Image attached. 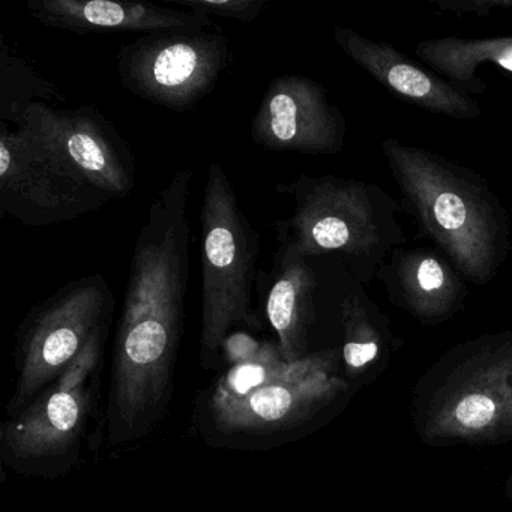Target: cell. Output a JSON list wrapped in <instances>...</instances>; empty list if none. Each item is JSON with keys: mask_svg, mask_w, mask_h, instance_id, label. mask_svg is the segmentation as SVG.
I'll return each instance as SVG.
<instances>
[{"mask_svg": "<svg viewBox=\"0 0 512 512\" xmlns=\"http://www.w3.org/2000/svg\"><path fill=\"white\" fill-rule=\"evenodd\" d=\"M193 176L191 169L175 173L151 203L134 245L112 374L116 391L134 400H158L172 391L190 277Z\"/></svg>", "mask_w": 512, "mask_h": 512, "instance_id": "6da1fadb", "label": "cell"}, {"mask_svg": "<svg viewBox=\"0 0 512 512\" xmlns=\"http://www.w3.org/2000/svg\"><path fill=\"white\" fill-rule=\"evenodd\" d=\"M383 157L422 236L442 251L467 283L490 284L512 250L511 221L499 197L470 167L395 137Z\"/></svg>", "mask_w": 512, "mask_h": 512, "instance_id": "7a4b0ae2", "label": "cell"}, {"mask_svg": "<svg viewBox=\"0 0 512 512\" xmlns=\"http://www.w3.org/2000/svg\"><path fill=\"white\" fill-rule=\"evenodd\" d=\"M277 190L295 200L292 218L277 224L295 253L308 260L338 256L362 286L406 242L401 203L373 182L301 175Z\"/></svg>", "mask_w": 512, "mask_h": 512, "instance_id": "3957f363", "label": "cell"}, {"mask_svg": "<svg viewBox=\"0 0 512 512\" xmlns=\"http://www.w3.org/2000/svg\"><path fill=\"white\" fill-rule=\"evenodd\" d=\"M202 224L200 358L211 361L236 326L262 328L253 308L260 242L220 163L209 164Z\"/></svg>", "mask_w": 512, "mask_h": 512, "instance_id": "277c9868", "label": "cell"}, {"mask_svg": "<svg viewBox=\"0 0 512 512\" xmlns=\"http://www.w3.org/2000/svg\"><path fill=\"white\" fill-rule=\"evenodd\" d=\"M233 61L223 29H173L140 35L116 56L119 80L130 94L170 112L193 110Z\"/></svg>", "mask_w": 512, "mask_h": 512, "instance_id": "5b68a950", "label": "cell"}, {"mask_svg": "<svg viewBox=\"0 0 512 512\" xmlns=\"http://www.w3.org/2000/svg\"><path fill=\"white\" fill-rule=\"evenodd\" d=\"M115 298L103 275L71 281L29 313L19 334V382L11 416L46 391L112 319Z\"/></svg>", "mask_w": 512, "mask_h": 512, "instance_id": "8992f818", "label": "cell"}, {"mask_svg": "<svg viewBox=\"0 0 512 512\" xmlns=\"http://www.w3.org/2000/svg\"><path fill=\"white\" fill-rule=\"evenodd\" d=\"M8 124L59 169L110 200L130 196L136 188L130 146L94 107L68 109L35 101L20 109Z\"/></svg>", "mask_w": 512, "mask_h": 512, "instance_id": "52a82bcc", "label": "cell"}, {"mask_svg": "<svg viewBox=\"0 0 512 512\" xmlns=\"http://www.w3.org/2000/svg\"><path fill=\"white\" fill-rule=\"evenodd\" d=\"M512 434V334L487 338L457 368L431 407L425 436L491 440Z\"/></svg>", "mask_w": 512, "mask_h": 512, "instance_id": "ba28073f", "label": "cell"}, {"mask_svg": "<svg viewBox=\"0 0 512 512\" xmlns=\"http://www.w3.org/2000/svg\"><path fill=\"white\" fill-rule=\"evenodd\" d=\"M337 358L335 349L313 353L241 397H209L215 428L227 436H266L304 424L347 388L335 376Z\"/></svg>", "mask_w": 512, "mask_h": 512, "instance_id": "9c48e42d", "label": "cell"}, {"mask_svg": "<svg viewBox=\"0 0 512 512\" xmlns=\"http://www.w3.org/2000/svg\"><path fill=\"white\" fill-rule=\"evenodd\" d=\"M98 331L76 361L2 430V454L10 464L37 466L61 460L76 449L91 410V383L103 355Z\"/></svg>", "mask_w": 512, "mask_h": 512, "instance_id": "30bf717a", "label": "cell"}, {"mask_svg": "<svg viewBox=\"0 0 512 512\" xmlns=\"http://www.w3.org/2000/svg\"><path fill=\"white\" fill-rule=\"evenodd\" d=\"M109 197L59 169L16 128H0V214L26 227L76 220Z\"/></svg>", "mask_w": 512, "mask_h": 512, "instance_id": "8fae6325", "label": "cell"}, {"mask_svg": "<svg viewBox=\"0 0 512 512\" xmlns=\"http://www.w3.org/2000/svg\"><path fill=\"white\" fill-rule=\"evenodd\" d=\"M346 136V118L326 89L298 74L272 80L251 119V137L268 151L337 155Z\"/></svg>", "mask_w": 512, "mask_h": 512, "instance_id": "7c38bea8", "label": "cell"}, {"mask_svg": "<svg viewBox=\"0 0 512 512\" xmlns=\"http://www.w3.org/2000/svg\"><path fill=\"white\" fill-rule=\"evenodd\" d=\"M334 40L343 53L395 97L455 121L481 118V106L475 98L430 68L419 67L392 44L371 40L349 28L335 29Z\"/></svg>", "mask_w": 512, "mask_h": 512, "instance_id": "4fadbf2b", "label": "cell"}, {"mask_svg": "<svg viewBox=\"0 0 512 512\" xmlns=\"http://www.w3.org/2000/svg\"><path fill=\"white\" fill-rule=\"evenodd\" d=\"M376 278L391 302L422 323L449 319L469 295L461 272L434 247L395 248Z\"/></svg>", "mask_w": 512, "mask_h": 512, "instance_id": "5bb4252c", "label": "cell"}, {"mask_svg": "<svg viewBox=\"0 0 512 512\" xmlns=\"http://www.w3.org/2000/svg\"><path fill=\"white\" fill-rule=\"evenodd\" d=\"M28 11L50 28L76 34L152 32L214 26L211 17L184 8L112 0H31Z\"/></svg>", "mask_w": 512, "mask_h": 512, "instance_id": "9a60e30c", "label": "cell"}, {"mask_svg": "<svg viewBox=\"0 0 512 512\" xmlns=\"http://www.w3.org/2000/svg\"><path fill=\"white\" fill-rule=\"evenodd\" d=\"M280 245L274 254L266 296V317L278 338L284 361L293 362L310 355L308 331L314 319L317 277L310 260L295 253L278 233Z\"/></svg>", "mask_w": 512, "mask_h": 512, "instance_id": "2e32d148", "label": "cell"}, {"mask_svg": "<svg viewBox=\"0 0 512 512\" xmlns=\"http://www.w3.org/2000/svg\"><path fill=\"white\" fill-rule=\"evenodd\" d=\"M419 61L470 97H481L487 83L476 76L490 64L512 74V35L496 38L442 37L416 44Z\"/></svg>", "mask_w": 512, "mask_h": 512, "instance_id": "e0dca14e", "label": "cell"}, {"mask_svg": "<svg viewBox=\"0 0 512 512\" xmlns=\"http://www.w3.org/2000/svg\"><path fill=\"white\" fill-rule=\"evenodd\" d=\"M344 326V362L359 370L379 356L385 343L386 320L364 290L347 293L341 301Z\"/></svg>", "mask_w": 512, "mask_h": 512, "instance_id": "ac0fdd59", "label": "cell"}, {"mask_svg": "<svg viewBox=\"0 0 512 512\" xmlns=\"http://www.w3.org/2000/svg\"><path fill=\"white\" fill-rule=\"evenodd\" d=\"M2 92H0V121L11 122L23 107L35 101L65 103L67 98L52 83L46 82L28 67L23 59L11 55L2 46Z\"/></svg>", "mask_w": 512, "mask_h": 512, "instance_id": "d6986e66", "label": "cell"}, {"mask_svg": "<svg viewBox=\"0 0 512 512\" xmlns=\"http://www.w3.org/2000/svg\"><path fill=\"white\" fill-rule=\"evenodd\" d=\"M184 10L197 11L206 16L221 17V19L253 22L262 16L266 8V0H167Z\"/></svg>", "mask_w": 512, "mask_h": 512, "instance_id": "ffe728a7", "label": "cell"}, {"mask_svg": "<svg viewBox=\"0 0 512 512\" xmlns=\"http://www.w3.org/2000/svg\"><path fill=\"white\" fill-rule=\"evenodd\" d=\"M442 14L487 17L497 11H512V0H431Z\"/></svg>", "mask_w": 512, "mask_h": 512, "instance_id": "44dd1931", "label": "cell"}, {"mask_svg": "<svg viewBox=\"0 0 512 512\" xmlns=\"http://www.w3.org/2000/svg\"><path fill=\"white\" fill-rule=\"evenodd\" d=\"M262 344L244 332H235L224 341V355L232 365L244 364L259 355Z\"/></svg>", "mask_w": 512, "mask_h": 512, "instance_id": "7402d4cb", "label": "cell"}, {"mask_svg": "<svg viewBox=\"0 0 512 512\" xmlns=\"http://www.w3.org/2000/svg\"><path fill=\"white\" fill-rule=\"evenodd\" d=\"M511 487H512V485H511Z\"/></svg>", "mask_w": 512, "mask_h": 512, "instance_id": "603a6c76", "label": "cell"}]
</instances>
